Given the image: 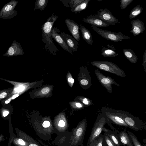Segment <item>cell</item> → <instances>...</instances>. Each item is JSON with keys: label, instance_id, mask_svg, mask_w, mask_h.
Returning a JSON list of instances; mask_svg holds the SVG:
<instances>
[{"label": "cell", "instance_id": "1", "mask_svg": "<svg viewBox=\"0 0 146 146\" xmlns=\"http://www.w3.org/2000/svg\"><path fill=\"white\" fill-rule=\"evenodd\" d=\"M58 18L52 14L44 23L41 27L42 41L44 44L46 50L51 54H56L58 49L54 44L51 36V31L54 22Z\"/></svg>", "mask_w": 146, "mask_h": 146}, {"label": "cell", "instance_id": "2", "mask_svg": "<svg viewBox=\"0 0 146 146\" xmlns=\"http://www.w3.org/2000/svg\"><path fill=\"white\" fill-rule=\"evenodd\" d=\"M101 110V112L104 114L110 122L119 126L128 127L123 119L126 111L106 107H102Z\"/></svg>", "mask_w": 146, "mask_h": 146}, {"label": "cell", "instance_id": "3", "mask_svg": "<svg viewBox=\"0 0 146 146\" xmlns=\"http://www.w3.org/2000/svg\"><path fill=\"white\" fill-rule=\"evenodd\" d=\"M91 63L92 66L122 78L126 77L125 72L117 65L111 62L98 60L92 61Z\"/></svg>", "mask_w": 146, "mask_h": 146}, {"label": "cell", "instance_id": "4", "mask_svg": "<svg viewBox=\"0 0 146 146\" xmlns=\"http://www.w3.org/2000/svg\"><path fill=\"white\" fill-rule=\"evenodd\" d=\"M107 121V118L101 112L98 115L93 127L89 139L90 144H91L99 137Z\"/></svg>", "mask_w": 146, "mask_h": 146}, {"label": "cell", "instance_id": "5", "mask_svg": "<svg viewBox=\"0 0 146 146\" xmlns=\"http://www.w3.org/2000/svg\"><path fill=\"white\" fill-rule=\"evenodd\" d=\"M91 27L94 31L102 37L114 42L121 41L123 39H128L130 38V37L123 34L121 32L116 33L108 31L92 25Z\"/></svg>", "mask_w": 146, "mask_h": 146}, {"label": "cell", "instance_id": "6", "mask_svg": "<svg viewBox=\"0 0 146 146\" xmlns=\"http://www.w3.org/2000/svg\"><path fill=\"white\" fill-rule=\"evenodd\" d=\"M124 120L128 126V127L135 131L142 130L145 129V123L139 118L125 112L123 117Z\"/></svg>", "mask_w": 146, "mask_h": 146}, {"label": "cell", "instance_id": "7", "mask_svg": "<svg viewBox=\"0 0 146 146\" xmlns=\"http://www.w3.org/2000/svg\"><path fill=\"white\" fill-rule=\"evenodd\" d=\"M19 2L16 0H11L5 4L0 11V18L6 20L16 16L18 12L15 8Z\"/></svg>", "mask_w": 146, "mask_h": 146}, {"label": "cell", "instance_id": "8", "mask_svg": "<svg viewBox=\"0 0 146 146\" xmlns=\"http://www.w3.org/2000/svg\"><path fill=\"white\" fill-rule=\"evenodd\" d=\"M94 72L99 82L106 89L108 92L112 93V85L118 87L120 86L113 79L110 77L105 76L100 72L99 70H95Z\"/></svg>", "mask_w": 146, "mask_h": 146}, {"label": "cell", "instance_id": "9", "mask_svg": "<svg viewBox=\"0 0 146 146\" xmlns=\"http://www.w3.org/2000/svg\"><path fill=\"white\" fill-rule=\"evenodd\" d=\"M96 14L101 20L111 25H115L120 22L119 19L113 16L111 12L107 9H100Z\"/></svg>", "mask_w": 146, "mask_h": 146}, {"label": "cell", "instance_id": "10", "mask_svg": "<svg viewBox=\"0 0 146 146\" xmlns=\"http://www.w3.org/2000/svg\"><path fill=\"white\" fill-rule=\"evenodd\" d=\"M24 53L23 50L20 44L18 41L14 40L3 56H13L23 55Z\"/></svg>", "mask_w": 146, "mask_h": 146}, {"label": "cell", "instance_id": "11", "mask_svg": "<svg viewBox=\"0 0 146 146\" xmlns=\"http://www.w3.org/2000/svg\"><path fill=\"white\" fill-rule=\"evenodd\" d=\"M83 21L86 23L98 27H109L110 24L101 20L96 14L87 16L83 18Z\"/></svg>", "mask_w": 146, "mask_h": 146}, {"label": "cell", "instance_id": "12", "mask_svg": "<svg viewBox=\"0 0 146 146\" xmlns=\"http://www.w3.org/2000/svg\"><path fill=\"white\" fill-rule=\"evenodd\" d=\"M65 22L69 31L74 38L77 41H79L80 28L78 25L73 20L68 19H66Z\"/></svg>", "mask_w": 146, "mask_h": 146}, {"label": "cell", "instance_id": "13", "mask_svg": "<svg viewBox=\"0 0 146 146\" xmlns=\"http://www.w3.org/2000/svg\"><path fill=\"white\" fill-rule=\"evenodd\" d=\"M60 32V31L57 28L53 27L51 33L52 38L64 50L72 54V52L69 49L60 34L58 33Z\"/></svg>", "mask_w": 146, "mask_h": 146}, {"label": "cell", "instance_id": "14", "mask_svg": "<svg viewBox=\"0 0 146 146\" xmlns=\"http://www.w3.org/2000/svg\"><path fill=\"white\" fill-rule=\"evenodd\" d=\"M60 33V35L69 49L72 52L77 51L79 45L77 41L68 34Z\"/></svg>", "mask_w": 146, "mask_h": 146}, {"label": "cell", "instance_id": "15", "mask_svg": "<svg viewBox=\"0 0 146 146\" xmlns=\"http://www.w3.org/2000/svg\"><path fill=\"white\" fill-rule=\"evenodd\" d=\"M131 28L130 32L134 36H137L144 32L145 27L143 22L139 19H135L131 21Z\"/></svg>", "mask_w": 146, "mask_h": 146}, {"label": "cell", "instance_id": "16", "mask_svg": "<svg viewBox=\"0 0 146 146\" xmlns=\"http://www.w3.org/2000/svg\"><path fill=\"white\" fill-rule=\"evenodd\" d=\"M113 45L108 44L102 47L101 50L102 56L105 57H114L119 55L115 51Z\"/></svg>", "mask_w": 146, "mask_h": 146}, {"label": "cell", "instance_id": "17", "mask_svg": "<svg viewBox=\"0 0 146 146\" xmlns=\"http://www.w3.org/2000/svg\"><path fill=\"white\" fill-rule=\"evenodd\" d=\"M80 29L83 39L89 45H92L93 40L92 36L90 31L84 26L80 25Z\"/></svg>", "mask_w": 146, "mask_h": 146}, {"label": "cell", "instance_id": "18", "mask_svg": "<svg viewBox=\"0 0 146 146\" xmlns=\"http://www.w3.org/2000/svg\"><path fill=\"white\" fill-rule=\"evenodd\" d=\"M118 135L121 143L127 146H134L132 141L126 131L120 132Z\"/></svg>", "mask_w": 146, "mask_h": 146}, {"label": "cell", "instance_id": "19", "mask_svg": "<svg viewBox=\"0 0 146 146\" xmlns=\"http://www.w3.org/2000/svg\"><path fill=\"white\" fill-rule=\"evenodd\" d=\"M122 51L125 56L130 62L133 64L137 63V56L133 50L128 49H123Z\"/></svg>", "mask_w": 146, "mask_h": 146}, {"label": "cell", "instance_id": "20", "mask_svg": "<svg viewBox=\"0 0 146 146\" xmlns=\"http://www.w3.org/2000/svg\"><path fill=\"white\" fill-rule=\"evenodd\" d=\"M105 134L107 135L117 146H121V143L118 135L116 134L115 132L110 130L108 133H105Z\"/></svg>", "mask_w": 146, "mask_h": 146}, {"label": "cell", "instance_id": "21", "mask_svg": "<svg viewBox=\"0 0 146 146\" xmlns=\"http://www.w3.org/2000/svg\"><path fill=\"white\" fill-rule=\"evenodd\" d=\"M143 10V8L140 5H136L131 11L129 18L131 19L135 18L142 12Z\"/></svg>", "mask_w": 146, "mask_h": 146}, {"label": "cell", "instance_id": "22", "mask_svg": "<svg viewBox=\"0 0 146 146\" xmlns=\"http://www.w3.org/2000/svg\"><path fill=\"white\" fill-rule=\"evenodd\" d=\"M48 0H36L35 3L34 10L39 9L42 11L44 9L47 5Z\"/></svg>", "mask_w": 146, "mask_h": 146}, {"label": "cell", "instance_id": "23", "mask_svg": "<svg viewBox=\"0 0 146 146\" xmlns=\"http://www.w3.org/2000/svg\"><path fill=\"white\" fill-rule=\"evenodd\" d=\"M91 0H84L71 11L76 13L78 12H80L85 9L87 7L89 2Z\"/></svg>", "mask_w": 146, "mask_h": 146}, {"label": "cell", "instance_id": "24", "mask_svg": "<svg viewBox=\"0 0 146 146\" xmlns=\"http://www.w3.org/2000/svg\"><path fill=\"white\" fill-rule=\"evenodd\" d=\"M127 133L132 141L134 146H143L133 133L130 131H128Z\"/></svg>", "mask_w": 146, "mask_h": 146}, {"label": "cell", "instance_id": "25", "mask_svg": "<svg viewBox=\"0 0 146 146\" xmlns=\"http://www.w3.org/2000/svg\"><path fill=\"white\" fill-rule=\"evenodd\" d=\"M12 143L15 146H26L27 144L25 140L16 137L14 138Z\"/></svg>", "mask_w": 146, "mask_h": 146}, {"label": "cell", "instance_id": "26", "mask_svg": "<svg viewBox=\"0 0 146 146\" xmlns=\"http://www.w3.org/2000/svg\"><path fill=\"white\" fill-rule=\"evenodd\" d=\"M84 0H70L69 3V7L71 11L73 10L76 6L80 4Z\"/></svg>", "mask_w": 146, "mask_h": 146}, {"label": "cell", "instance_id": "27", "mask_svg": "<svg viewBox=\"0 0 146 146\" xmlns=\"http://www.w3.org/2000/svg\"><path fill=\"white\" fill-rule=\"evenodd\" d=\"M98 137L91 143L92 146H103V135L101 134Z\"/></svg>", "mask_w": 146, "mask_h": 146}, {"label": "cell", "instance_id": "28", "mask_svg": "<svg viewBox=\"0 0 146 146\" xmlns=\"http://www.w3.org/2000/svg\"><path fill=\"white\" fill-rule=\"evenodd\" d=\"M9 132L10 136L7 146H11L14 138L16 137V135L13 133L12 127L10 125H9Z\"/></svg>", "mask_w": 146, "mask_h": 146}, {"label": "cell", "instance_id": "29", "mask_svg": "<svg viewBox=\"0 0 146 146\" xmlns=\"http://www.w3.org/2000/svg\"><path fill=\"white\" fill-rule=\"evenodd\" d=\"M133 0H121L120 7L122 10L125 9Z\"/></svg>", "mask_w": 146, "mask_h": 146}, {"label": "cell", "instance_id": "30", "mask_svg": "<svg viewBox=\"0 0 146 146\" xmlns=\"http://www.w3.org/2000/svg\"><path fill=\"white\" fill-rule=\"evenodd\" d=\"M103 139L108 146H117L111 139L106 135H103Z\"/></svg>", "mask_w": 146, "mask_h": 146}, {"label": "cell", "instance_id": "31", "mask_svg": "<svg viewBox=\"0 0 146 146\" xmlns=\"http://www.w3.org/2000/svg\"><path fill=\"white\" fill-rule=\"evenodd\" d=\"M141 66L143 67L144 68L145 72H146V49L145 50V52L143 55V61L141 65Z\"/></svg>", "mask_w": 146, "mask_h": 146}, {"label": "cell", "instance_id": "32", "mask_svg": "<svg viewBox=\"0 0 146 146\" xmlns=\"http://www.w3.org/2000/svg\"><path fill=\"white\" fill-rule=\"evenodd\" d=\"M84 132V128H79L77 130L76 132V135L78 137H80L82 135Z\"/></svg>", "mask_w": 146, "mask_h": 146}, {"label": "cell", "instance_id": "33", "mask_svg": "<svg viewBox=\"0 0 146 146\" xmlns=\"http://www.w3.org/2000/svg\"><path fill=\"white\" fill-rule=\"evenodd\" d=\"M50 91V89L48 87H45L41 90V92L43 94H46L48 93Z\"/></svg>", "mask_w": 146, "mask_h": 146}, {"label": "cell", "instance_id": "34", "mask_svg": "<svg viewBox=\"0 0 146 146\" xmlns=\"http://www.w3.org/2000/svg\"><path fill=\"white\" fill-rule=\"evenodd\" d=\"M50 122L47 121H44L42 124V125L43 127H48L50 126Z\"/></svg>", "mask_w": 146, "mask_h": 146}, {"label": "cell", "instance_id": "35", "mask_svg": "<svg viewBox=\"0 0 146 146\" xmlns=\"http://www.w3.org/2000/svg\"><path fill=\"white\" fill-rule=\"evenodd\" d=\"M65 125V123L63 120H61L59 122L58 125L59 126L63 127Z\"/></svg>", "mask_w": 146, "mask_h": 146}, {"label": "cell", "instance_id": "36", "mask_svg": "<svg viewBox=\"0 0 146 146\" xmlns=\"http://www.w3.org/2000/svg\"><path fill=\"white\" fill-rule=\"evenodd\" d=\"M7 95V94L6 92H2L0 94V98L1 99L4 98Z\"/></svg>", "mask_w": 146, "mask_h": 146}, {"label": "cell", "instance_id": "37", "mask_svg": "<svg viewBox=\"0 0 146 146\" xmlns=\"http://www.w3.org/2000/svg\"><path fill=\"white\" fill-rule=\"evenodd\" d=\"M5 140V139L4 137V136L3 134L0 135V143L2 141H3Z\"/></svg>", "mask_w": 146, "mask_h": 146}, {"label": "cell", "instance_id": "38", "mask_svg": "<svg viewBox=\"0 0 146 146\" xmlns=\"http://www.w3.org/2000/svg\"><path fill=\"white\" fill-rule=\"evenodd\" d=\"M68 81L69 82L71 83H73L74 82V79L71 78H69L68 79Z\"/></svg>", "mask_w": 146, "mask_h": 146}, {"label": "cell", "instance_id": "39", "mask_svg": "<svg viewBox=\"0 0 146 146\" xmlns=\"http://www.w3.org/2000/svg\"><path fill=\"white\" fill-rule=\"evenodd\" d=\"M9 113V112L6 111L4 112L3 113V116L4 117L7 116Z\"/></svg>", "mask_w": 146, "mask_h": 146}, {"label": "cell", "instance_id": "40", "mask_svg": "<svg viewBox=\"0 0 146 146\" xmlns=\"http://www.w3.org/2000/svg\"><path fill=\"white\" fill-rule=\"evenodd\" d=\"M110 130L104 127L102 129V131H104L105 133H108L109 131Z\"/></svg>", "mask_w": 146, "mask_h": 146}, {"label": "cell", "instance_id": "41", "mask_svg": "<svg viewBox=\"0 0 146 146\" xmlns=\"http://www.w3.org/2000/svg\"><path fill=\"white\" fill-rule=\"evenodd\" d=\"M76 105L77 107L78 108H80L82 107V105L80 103H76Z\"/></svg>", "mask_w": 146, "mask_h": 146}, {"label": "cell", "instance_id": "42", "mask_svg": "<svg viewBox=\"0 0 146 146\" xmlns=\"http://www.w3.org/2000/svg\"><path fill=\"white\" fill-rule=\"evenodd\" d=\"M18 96V94H15L12 96L11 98L12 99H14L17 97Z\"/></svg>", "mask_w": 146, "mask_h": 146}, {"label": "cell", "instance_id": "43", "mask_svg": "<svg viewBox=\"0 0 146 146\" xmlns=\"http://www.w3.org/2000/svg\"><path fill=\"white\" fill-rule=\"evenodd\" d=\"M28 146H38V145L34 144H31Z\"/></svg>", "mask_w": 146, "mask_h": 146}, {"label": "cell", "instance_id": "44", "mask_svg": "<svg viewBox=\"0 0 146 146\" xmlns=\"http://www.w3.org/2000/svg\"><path fill=\"white\" fill-rule=\"evenodd\" d=\"M10 99H9L8 100H7L5 102V103L6 104H8L10 102Z\"/></svg>", "mask_w": 146, "mask_h": 146}]
</instances>
